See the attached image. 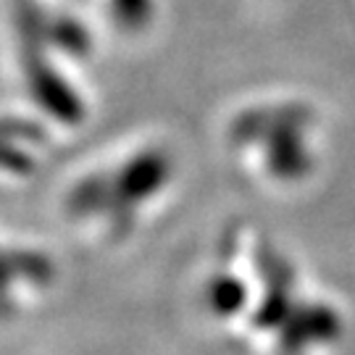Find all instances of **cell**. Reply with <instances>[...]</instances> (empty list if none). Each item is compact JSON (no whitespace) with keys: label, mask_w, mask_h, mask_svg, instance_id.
I'll return each mask as SVG.
<instances>
[{"label":"cell","mask_w":355,"mask_h":355,"mask_svg":"<svg viewBox=\"0 0 355 355\" xmlns=\"http://www.w3.org/2000/svg\"><path fill=\"white\" fill-rule=\"evenodd\" d=\"M150 0H111L114 16L127 26H142L150 19Z\"/></svg>","instance_id":"6da1fadb"}]
</instances>
